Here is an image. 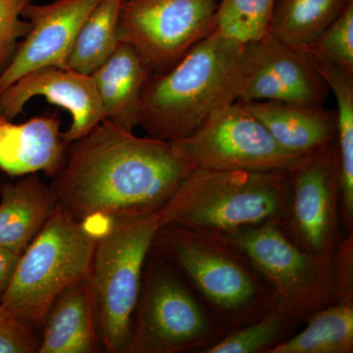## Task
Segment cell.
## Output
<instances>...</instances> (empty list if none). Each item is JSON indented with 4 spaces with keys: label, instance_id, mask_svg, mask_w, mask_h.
I'll use <instances>...</instances> for the list:
<instances>
[{
    "label": "cell",
    "instance_id": "6da1fadb",
    "mask_svg": "<svg viewBox=\"0 0 353 353\" xmlns=\"http://www.w3.org/2000/svg\"><path fill=\"white\" fill-rule=\"evenodd\" d=\"M194 168L169 141L103 120L70 143L51 188L76 219L111 223L157 212Z\"/></svg>",
    "mask_w": 353,
    "mask_h": 353
},
{
    "label": "cell",
    "instance_id": "7a4b0ae2",
    "mask_svg": "<svg viewBox=\"0 0 353 353\" xmlns=\"http://www.w3.org/2000/svg\"><path fill=\"white\" fill-rule=\"evenodd\" d=\"M248 43L215 31L170 69L152 74L141 97L139 126L150 138L171 143L238 101L248 74Z\"/></svg>",
    "mask_w": 353,
    "mask_h": 353
},
{
    "label": "cell",
    "instance_id": "3957f363",
    "mask_svg": "<svg viewBox=\"0 0 353 353\" xmlns=\"http://www.w3.org/2000/svg\"><path fill=\"white\" fill-rule=\"evenodd\" d=\"M152 248L187 279L228 334L277 304L271 285L226 234L164 225L158 228Z\"/></svg>",
    "mask_w": 353,
    "mask_h": 353
},
{
    "label": "cell",
    "instance_id": "277c9868",
    "mask_svg": "<svg viewBox=\"0 0 353 353\" xmlns=\"http://www.w3.org/2000/svg\"><path fill=\"white\" fill-rule=\"evenodd\" d=\"M289 172L225 171L196 167L157 211L159 227L179 225L231 234L268 222L284 225Z\"/></svg>",
    "mask_w": 353,
    "mask_h": 353
},
{
    "label": "cell",
    "instance_id": "5b68a950",
    "mask_svg": "<svg viewBox=\"0 0 353 353\" xmlns=\"http://www.w3.org/2000/svg\"><path fill=\"white\" fill-rule=\"evenodd\" d=\"M106 230L57 205L20 255L0 304L32 328L43 327L58 297L90 275L97 239Z\"/></svg>",
    "mask_w": 353,
    "mask_h": 353
},
{
    "label": "cell",
    "instance_id": "8992f818",
    "mask_svg": "<svg viewBox=\"0 0 353 353\" xmlns=\"http://www.w3.org/2000/svg\"><path fill=\"white\" fill-rule=\"evenodd\" d=\"M157 212L114 221L97 239L90 268L99 339L109 353H127Z\"/></svg>",
    "mask_w": 353,
    "mask_h": 353
},
{
    "label": "cell",
    "instance_id": "52a82bcc",
    "mask_svg": "<svg viewBox=\"0 0 353 353\" xmlns=\"http://www.w3.org/2000/svg\"><path fill=\"white\" fill-rule=\"evenodd\" d=\"M146 263L127 353L203 352L226 336L176 269L152 248Z\"/></svg>",
    "mask_w": 353,
    "mask_h": 353
},
{
    "label": "cell",
    "instance_id": "ba28073f",
    "mask_svg": "<svg viewBox=\"0 0 353 353\" xmlns=\"http://www.w3.org/2000/svg\"><path fill=\"white\" fill-rule=\"evenodd\" d=\"M226 234L243 250L275 292L277 304L305 321L320 309L347 296L336 255L316 256L301 250L280 223L268 222Z\"/></svg>",
    "mask_w": 353,
    "mask_h": 353
},
{
    "label": "cell",
    "instance_id": "9c48e42d",
    "mask_svg": "<svg viewBox=\"0 0 353 353\" xmlns=\"http://www.w3.org/2000/svg\"><path fill=\"white\" fill-rule=\"evenodd\" d=\"M170 143L181 159L213 170L290 173L306 157L279 145L239 101L216 114L187 138Z\"/></svg>",
    "mask_w": 353,
    "mask_h": 353
},
{
    "label": "cell",
    "instance_id": "30bf717a",
    "mask_svg": "<svg viewBox=\"0 0 353 353\" xmlns=\"http://www.w3.org/2000/svg\"><path fill=\"white\" fill-rule=\"evenodd\" d=\"M219 0H123L120 43L163 73L216 29Z\"/></svg>",
    "mask_w": 353,
    "mask_h": 353
},
{
    "label": "cell",
    "instance_id": "8fae6325",
    "mask_svg": "<svg viewBox=\"0 0 353 353\" xmlns=\"http://www.w3.org/2000/svg\"><path fill=\"white\" fill-rule=\"evenodd\" d=\"M289 212L283 228L290 240L316 256L333 259L340 245V174L336 141L306 155L290 172Z\"/></svg>",
    "mask_w": 353,
    "mask_h": 353
},
{
    "label": "cell",
    "instance_id": "7c38bea8",
    "mask_svg": "<svg viewBox=\"0 0 353 353\" xmlns=\"http://www.w3.org/2000/svg\"><path fill=\"white\" fill-rule=\"evenodd\" d=\"M248 69L239 102L322 108L329 88L305 51L268 36L248 43Z\"/></svg>",
    "mask_w": 353,
    "mask_h": 353
},
{
    "label": "cell",
    "instance_id": "4fadbf2b",
    "mask_svg": "<svg viewBox=\"0 0 353 353\" xmlns=\"http://www.w3.org/2000/svg\"><path fill=\"white\" fill-rule=\"evenodd\" d=\"M101 0L29 2L22 16L30 30L10 63L0 76V94L19 79L46 67L66 68L67 60L83 23Z\"/></svg>",
    "mask_w": 353,
    "mask_h": 353
},
{
    "label": "cell",
    "instance_id": "5bb4252c",
    "mask_svg": "<svg viewBox=\"0 0 353 353\" xmlns=\"http://www.w3.org/2000/svg\"><path fill=\"white\" fill-rule=\"evenodd\" d=\"M43 97L71 115L72 124L63 138L71 143L105 120L92 76L61 67H46L22 77L0 94V116L8 120L24 112L34 97Z\"/></svg>",
    "mask_w": 353,
    "mask_h": 353
},
{
    "label": "cell",
    "instance_id": "9a60e30c",
    "mask_svg": "<svg viewBox=\"0 0 353 353\" xmlns=\"http://www.w3.org/2000/svg\"><path fill=\"white\" fill-rule=\"evenodd\" d=\"M57 113L15 124L0 116V170L10 176L43 172L54 178L62 168L69 143Z\"/></svg>",
    "mask_w": 353,
    "mask_h": 353
},
{
    "label": "cell",
    "instance_id": "2e32d148",
    "mask_svg": "<svg viewBox=\"0 0 353 353\" xmlns=\"http://www.w3.org/2000/svg\"><path fill=\"white\" fill-rule=\"evenodd\" d=\"M152 69L129 44L120 43L92 74L105 120L128 131L139 126V108Z\"/></svg>",
    "mask_w": 353,
    "mask_h": 353
},
{
    "label": "cell",
    "instance_id": "e0dca14e",
    "mask_svg": "<svg viewBox=\"0 0 353 353\" xmlns=\"http://www.w3.org/2000/svg\"><path fill=\"white\" fill-rule=\"evenodd\" d=\"M241 103L290 152L308 155L336 141V111L324 106L274 101Z\"/></svg>",
    "mask_w": 353,
    "mask_h": 353
},
{
    "label": "cell",
    "instance_id": "ac0fdd59",
    "mask_svg": "<svg viewBox=\"0 0 353 353\" xmlns=\"http://www.w3.org/2000/svg\"><path fill=\"white\" fill-rule=\"evenodd\" d=\"M51 185L37 176L0 185V248L20 255L57 208Z\"/></svg>",
    "mask_w": 353,
    "mask_h": 353
},
{
    "label": "cell",
    "instance_id": "d6986e66",
    "mask_svg": "<svg viewBox=\"0 0 353 353\" xmlns=\"http://www.w3.org/2000/svg\"><path fill=\"white\" fill-rule=\"evenodd\" d=\"M39 353H94L101 339L90 275L65 290L51 306L43 325Z\"/></svg>",
    "mask_w": 353,
    "mask_h": 353
},
{
    "label": "cell",
    "instance_id": "ffe728a7",
    "mask_svg": "<svg viewBox=\"0 0 353 353\" xmlns=\"http://www.w3.org/2000/svg\"><path fill=\"white\" fill-rule=\"evenodd\" d=\"M313 63L336 99V145L341 211L350 234L353 223V74L324 62L313 60Z\"/></svg>",
    "mask_w": 353,
    "mask_h": 353
},
{
    "label": "cell",
    "instance_id": "44dd1931",
    "mask_svg": "<svg viewBox=\"0 0 353 353\" xmlns=\"http://www.w3.org/2000/svg\"><path fill=\"white\" fill-rule=\"evenodd\" d=\"M353 0H275L268 34L306 50Z\"/></svg>",
    "mask_w": 353,
    "mask_h": 353
},
{
    "label": "cell",
    "instance_id": "7402d4cb",
    "mask_svg": "<svg viewBox=\"0 0 353 353\" xmlns=\"http://www.w3.org/2000/svg\"><path fill=\"white\" fill-rule=\"evenodd\" d=\"M305 328L267 353H352L353 301L340 299L305 320Z\"/></svg>",
    "mask_w": 353,
    "mask_h": 353
},
{
    "label": "cell",
    "instance_id": "603a6c76",
    "mask_svg": "<svg viewBox=\"0 0 353 353\" xmlns=\"http://www.w3.org/2000/svg\"><path fill=\"white\" fill-rule=\"evenodd\" d=\"M123 0H101L83 23L67 60L66 68L92 75L117 48Z\"/></svg>",
    "mask_w": 353,
    "mask_h": 353
},
{
    "label": "cell",
    "instance_id": "cb8c5ba5",
    "mask_svg": "<svg viewBox=\"0 0 353 353\" xmlns=\"http://www.w3.org/2000/svg\"><path fill=\"white\" fill-rule=\"evenodd\" d=\"M296 320L276 304L266 314L245 326L230 332L202 353H267L287 340Z\"/></svg>",
    "mask_w": 353,
    "mask_h": 353
},
{
    "label": "cell",
    "instance_id": "d4e9b609",
    "mask_svg": "<svg viewBox=\"0 0 353 353\" xmlns=\"http://www.w3.org/2000/svg\"><path fill=\"white\" fill-rule=\"evenodd\" d=\"M275 0H219L215 31L226 38L252 43L268 36Z\"/></svg>",
    "mask_w": 353,
    "mask_h": 353
},
{
    "label": "cell",
    "instance_id": "484cf974",
    "mask_svg": "<svg viewBox=\"0 0 353 353\" xmlns=\"http://www.w3.org/2000/svg\"><path fill=\"white\" fill-rule=\"evenodd\" d=\"M304 51L316 61L353 74V2Z\"/></svg>",
    "mask_w": 353,
    "mask_h": 353
},
{
    "label": "cell",
    "instance_id": "4316f807",
    "mask_svg": "<svg viewBox=\"0 0 353 353\" xmlns=\"http://www.w3.org/2000/svg\"><path fill=\"white\" fill-rule=\"evenodd\" d=\"M31 0H0V76L10 63L20 39L30 30L23 10Z\"/></svg>",
    "mask_w": 353,
    "mask_h": 353
},
{
    "label": "cell",
    "instance_id": "83f0119b",
    "mask_svg": "<svg viewBox=\"0 0 353 353\" xmlns=\"http://www.w3.org/2000/svg\"><path fill=\"white\" fill-rule=\"evenodd\" d=\"M39 343L32 327L0 304V353H36Z\"/></svg>",
    "mask_w": 353,
    "mask_h": 353
},
{
    "label": "cell",
    "instance_id": "f1b7e54d",
    "mask_svg": "<svg viewBox=\"0 0 353 353\" xmlns=\"http://www.w3.org/2000/svg\"><path fill=\"white\" fill-rule=\"evenodd\" d=\"M19 255L0 248V301L10 283Z\"/></svg>",
    "mask_w": 353,
    "mask_h": 353
}]
</instances>
